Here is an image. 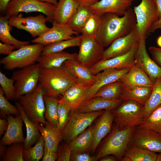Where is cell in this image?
<instances>
[{"mask_svg":"<svg viewBox=\"0 0 161 161\" xmlns=\"http://www.w3.org/2000/svg\"><path fill=\"white\" fill-rule=\"evenodd\" d=\"M133 9L129 8L123 16L107 13L102 15L96 38L104 47L109 46L116 39L125 36L136 28Z\"/></svg>","mask_w":161,"mask_h":161,"instance_id":"6da1fadb","label":"cell"},{"mask_svg":"<svg viewBox=\"0 0 161 161\" xmlns=\"http://www.w3.org/2000/svg\"><path fill=\"white\" fill-rule=\"evenodd\" d=\"M79 81L66 70L64 64L54 69L40 68L39 82L45 91V95L56 97Z\"/></svg>","mask_w":161,"mask_h":161,"instance_id":"7a4b0ae2","label":"cell"},{"mask_svg":"<svg viewBox=\"0 0 161 161\" xmlns=\"http://www.w3.org/2000/svg\"><path fill=\"white\" fill-rule=\"evenodd\" d=\"M136 127L120 129L116 126L114 127L96 156V160L110 155L121 160Z\"/></svg>","mask_w":161,"mask_h":161,"instance_id":"3957f363","label":"cell"},{"mask_svg":"<svg viewBox=\"0 0 161 161\" xmlns=\"http://www.w3.org/2000/svg\"><path fill=\"white\" fill-rule=\"evenodd\" d=\"M144 106L134 100L122 101L112 110L116 126L123 129L140 125L144 119Z\"/></svg>","mask_w":161,"mask_h":161,"instance_id":"277c9868","label":"cell"},{"mask_svg":"<svg viewBox=\"0 0 161 161\" xmlns=\"http://www.w3.org/2000/svg\"><path fill=\"white\" fill-rule=\"evenodd\" d=\"M44 47L39 43L24 45L2 58L0 63L8 70L23 68L34 64L41 55Z\"/></svg>","mask_w":161,"mask_h":161,"instance_id":"5b68a950","label":"cell"},{"mask_svg":"<svg viewBox=\"0 0 161 161\" xmlns=\"http://www.w3.org/2000/svg\"><path fill=\"white\" fill-rule=\"evenodd\" d=\"M45 92L39 83L33 92L20 96L18 98L24 112L29 119L34 122L45 125V107L44 98Z\"/></svg>","mask_w":161,"mask_h":161,"instance_id":"8992f818","label":"cell"},{"mask_svg":"<svg viewBox=\"0 0 161 161\" xmlns=\"http://www.w3.org/2000/svg\"><path fill=\"white\" fill-rule=\"evenodd\" d=\"M56 6L39 0H11L4 13L9 18L18 15L20 12H41L45 14L48 21L52 22Z\"/></svg>","mask_w":161,"mask_h":161,"instance_id":"52a82bcc","label":"cell"},{"mask_svg":"<svg viewBox=\"0 0 161 161\" xmlns=\"http://www.w3.org/2000/svg\"><path fill=\"white\" fill-rule=\"evenodd\" d=\"M136 18L139 41L146 39L152 24L159 19L154 0H141L133 9Z\"/></svg>","mask_w":161,"mask_h":161,"instance_id":"ba28073f","label":"cell"},{"mask_svg":"<svg viewBox=\"0 0 161 161\" xmlns=\"http://www.w3.org/2000/svg\"><path fill=\"white\" fill-rule=\"evenodd\" d=\"M40 73V67L38 63L13 72L11 78L15 81L16 92L15 99L35 90L38 84Z\"/></svg>","mask_w":161,"mask_h":161,"instance_id":"9c48e42d","label":"cell"},{"mask_svg":"<svg viewBox=\"0 0 161 161\" xmlns=\"http://www.w3.org/2000/svg\"><path fill=\"white\" fill-rule=\"evenodd\" d=\"M103 112L102 110L85 113L70 112L68 121L62 132V138L69 142L90 126Z\"/></svg>","mask_w":161,"mask_h":161,"instance_id":"30bf717a","label":"cell"},{"mask_svg":"<svg viewBox=\"0 0 161 161\" xmlns=\"http://www.w3.org/2000/svg\"><path fill=\"white\" fill-rule=\"evenodd\" d=\"M82 35L75 59L89 69L102 59L104 47L95 37Z\"/></svg>","mask_w":161,"mask_h":161,"instance_id":"8fae6325","label":"cell"},{"mask_svg":"<svg viewBox=\"0 0 161 161\" xmlns=\"http://www.w3.org/2000/svg\"><path fill=\"white\" fill-rule=\"evenodd\" d=\"M47 21L46 17L41 14L24 17L20 13L8 18L10 25L18 29L26 31L33 37H39L49 29L46 24Z\"/></svg>","mask_w":161,"mask_h":161,"instance_id":"7c38bea8","label":"cell"},{"mask_svg":"<svg viewBox=\"0 0 161 161\" xmlns=\"http://www.w3.org/2000/svg\"><path fill=\"white\" fill-rule=\"evenodd\" d=\"M139 42L135 43L127 53L107 59H101L89 68L91 73L96 75L107 69H131L135 64V55Z\"/></svg>","mask_w":161,"mask_h":161,"instance_id":"4fadbf2b","label":"cell"},{"mask_svg":"<svg viewBox=\"0 0 161 161\" xmlns=\"http://www.w3.org/2000/svg\"><path fill=\"white\" fill-rule=\"evenodd\" d=\"M129 143L132 145L161 153V135L150 129L136 127Z\"/></svg>","mask_w":161,"mask_h":161,"instance_id":"5bb4252c","label":"cell"},{"mask_svg":"<svg viewBox=\"0 0 161 161\" xmlns=\"http://www.w3.org/2000/svg\"><path fill=\"white\" fill-rule=\"evenodd\" d=\"M135 64L138 65L148 75L154 83L161 77V67L149 56L146 47V39L139 41L135 55Z\"/></svg>","mask_w":161,"mask_h":161,"instance_id":"9a60e30c","label":"cell"},{"mask_svg":"<svg viewBox=\"0 0 161 161\" xmlns=\"http://www.w3.org/2000/svg\"><path fill=\"white\" fill-rule=\"evenodd\" d=\"M139 41L137 27L128 35L114 41L103 52L102 59H107L125 54Z\"/></svg>","mask_w":161,"mask_h":161,"instance_id":"2e32d148","label":"cell"},{"mask_svg":"<svg viewBox=\"0 0 161 161\" xmlns=\"http://www.w3.org/2000/svg\"><path fill=\"white\" fill-rule=\"evenodd\" d=\"M130 69H105L96 75L95 81L88 89L83 102L92 97L103 86L119 80Z\"/></svg>","mask_w":161,"mask_h":161,"instance_id":"e0dca14e","label":"cell"},{"mask_svg":"<svg viewBox=\"0 0 161 161\" xmlns=\"http://www.w3.org/2000/svg\"><path fill=\"white\" fill-rule=\"evenodd\" d=\"M52 27L41 36L31 40L33 43H39L44 46L57 41L73 38L74 35L79 33L73 30L67 24L57 23L53 21Z\"/></svg>","mask_w":161,"mask_h":161,"instance_id":"ac0fdd59","label":"cell"},{"mask_svg":"<svg viewBox=\"0 0 161 161\" xmlns=\"http://www.w3.org/2000/svg\"><path fill=\"white\" fill-rule=\"evenodd\" d=\"M91 86L79 81L72 85L62 94L58 102L64 103L70 107L72 112H78L84 101L86 93Z\"/></svg>","mask_w":161,"mask_h":161,"instance_id":"d6986e66","label":"cell"},{"mask_svg":"<svg viewBox=\"0 0 161 161\" xmlns=\"http://www.w3.org/2000/svg\"><path fill=\"white\" fill-rule=\"evenodd\" d=\"M8 125L6 131L0 140V145H4L13 143H24L25 139L22 130L23 120L21 115L13 117L12 115L7 116Z\"/></svg>","mask_w":161,"mask_h":161,"instance_id":"ffe728a7","label":"cell"},{"mask_svg":"<svg viewBox=\"0 0 161 161\" xmlns=\"http://www.w3.org/2000/svg\"><path fill=\"white\" fill-rule=\"evenodd\" d=\"M135 0H100L89 7L92 13L102 15L112 13L124 15Z\"/></svg>","mask_w":161,"mask_h":161,"instance_id":"44dd1931","label":"cell"},{"mask_svg":"<svg viewBox=\"0 0 161 161\" xmlns=\"http://www.w3.org/2000/svg\"><path fill=\"white\" fill-rule=\"evenodd\" d=\"M114 118L111 110H105L101 115L94 126L93 141L91 149L92 151L95 150L102 139L110 132Z\"/></svg>","mask_w":161,"mask_h":161,"instance_id":"7402d4cb","label":"cell"},{"mask_svg":"<svg viewBox=\"0 0 161 161\" xmlns=\"http://www.w3.org/2000/svg\"><path fill=\"white\" fill-rule=\"evenodd\" d=\"M119 80L128 88L137 86L153 87L154 84L148 75L136 64Z\"/></svg>","mask_w":161,"mask_h":161,"instance_id":"603a6c76","label":"cell"},{"mask_svg":"<svg viewBox=\"0 0 161 161\" xmlns=\"http://www.w3.org/2000/svg\"><path fill=\"white\" fill-rule=\"evenodd\" d=\"M38 127L44 141V147L57 152L59 144L63 139L62 132L47 121L45 125L39 123Z\"/></svg>","mask_w":161,"mask_h":161,"instance_id":"cb8c5ba5","label":"cell"},{"mask_svg":"<svg viewBox=\"0 0 161 161\" xmlns=\"http://www.w3.org/2000/svg\"><path fill=\"white\" fill-rule=\"evenodd\" d=\"M120 99L110 100L95 97L83 102L78 112H95L103 109L112 111L122 102Z\"/></svg>","mask_w":161,"mask_h":161,"instance_id":"d4e9b609","label":"cell"},{"mask_svg":"<svg viewBox=\"0 0 161 161\" xmlns=\"http://www.w3.org/2000/svg\"><path fill=\"white\" fill-rule=\"evenodd\" d=\"M80 5L77 0H59L55 9L53 21L61 24H67Z\"/></svg>","mask_w":161,"mask_h":161,"instance_id":"484cf974","label":"cell"},{"mask_svg":"<svg viewBox=\"0 0 161 161\" xmlns=\"http://www.w3.org/2000/svg\"><path fill=\"white\" fill-rule=\"evenodd\" d=\"M77 55L62 51L41 55L37 62L41 68L56 69L61 67L66 61L75 59Z\"/></svg>","mask_w":161,"mask_h":161,"instance_id":"4316f807","label":"cell"},{"mask_svg":"<svg viewBox=\"0 0 161 161\" xmlns=\"http://www.w3.org/2000/svg\"><path fill=\"white\" fill-rule=\"evenodd\" d=\"M64 64L66 70L79 81L91 86L95 83V75L92 74L88 68L80 64L75 59L66 60Z\"/></svg>","mask_w":161,"mask_h":161,"instance_id":"83f0119b","label":"cell"},{"mask_svg":"<svg viewBox=\"0 0 161 161\" xmlns=\"http://www.w3.org/2000/svg\"><path fill=\"white\" fill-rule=\"evenodd\" d=\"M152 88L145 86L128 88L123 84L120 99L134 100L144 106L150 96Z\"/></svg>","mask_w":161,"mask_h":161,"instance_id":"f1b7e54d","label":"cell"},{"mask_svg":"<svg viewBox=\"0 0 161 161\" xmlns=\"http://www.w3.org/2000/svg\"><path fill=\"white\" fill-rule=\"evenodd\" d=\"M15 105L19 111L26 128V137L24 143V148H29L35 144L41 135L38 127L39 123L33 122L29 119L18 101L16 102Z\"/></svg>","mask_w":161,"mask_h":161,"instance_id":"f546056e","label":"cell"},{"mask_svg":"<svg viewBox=\"0 0 161 161\" xmlns=\"http://www.w3.org/2000/svg\"><path fill=\"white\" fill-rule=\"evenodd\" d=\"M94 132V126H93L69 142L72 152H85L91 150L93 141Z\"/></svg>","mask_w":161,"mask_h":161,"instance_id":"4dcf8cb0","label":"cell"},{"mask_svg":"<svg viewBox=\"0 0 161 161\" xmlns=\"http://www.w3.org/2000/svg\"><path fill=\"white\" fill-rule=\"evenodd\" d=\"M155 152L133 145L128 148L122 158L123 161H156Z\"/></svg>","mask_w":161,"mask_h":161,"instance_id":"1f68e13d","label":"cell"},{"mask_svg":"<svg viewBox=\"0 0 161 161\" xmlns=\"http://www.w3.org/2000/svg\"><path fill=\"white\" fill-rule=\"evenodd\" d=\"M12 27L8 23V18L6 16L0 17V40L4 43L14 46L17 49L28 44L27 41H19L13 37L10 33Z\"/></svg>","mask_w":161,"mask_h":161,"instance_id":"d6a6232c","label":"cell"},{"mask_svg":"<svg viewBox=\"0 0 161 161\" xmlns=\"http://www.w3.org/2000/svg\"><path fill=\"white\" fill-rule=\"evenodd\" d=\"M92 13L89 7L80 5L67 24L73 30L79 33Z\"/></svg>","mask_w":161,"mask_h":161,"instance_id":"836d02e7","label":"cell"},{"mask_svg":"<svg viewBox=\"0 0 161 161\" xmlns=\"http://www.w3.org/2000/svg\"><path fill=\"white\" fill-rule=\"evenodd\" d=\"M82 35L66 40H62L44 46L41 55L60 52L67 48L75 46L79 47Z\"/></svg>","mask_w":161,"mask_h":161,"instance_id":"e575fe53","label":"cell"},{"mask_svg":"<svg viewBox=\"0 0 161 161\" xmlns=\"http://www.w3.org/2000/svg\"><path fill=\"white\" fill-rule=\"evenodd\" d=\"M161 104V77L154 83L150 97L144 106V119Z\"/></svg>","mask_w":161,"mask_h":161,"instance_id":"d590c367","label":"cell"},{"mask_svg":"<svg viewBox=\"0 0 161 161\" xmlns=\"http://www.w3.org/2000/svg\"><path fill=\"white\" fill-rule=\"evenodd\" d=\"M44 98L45 107L44 114L45 118L52 125L58 127V119L57 109L58 100L56 97L45 95Z\"/></svg>","mask_w":161,"mask_h":161,"instance_id":"8d00e7d4","label":"cell"},{"mask_svg":"<svg viewBox=\"0 0 161 161\" xmlns=\"http://www.w3.org/2000/svg\"><path fill=\"white\" fill-rule=\"evenodd\" d=\"M123 85L120 80L108 84L100 88L93 97H99L110 100L120 99Z\"/></svg>","mask_w":161,"mask_h":161,"instance_id":"74e56055","label":"cell"},{"mask_svg":"<svg viewBox=\"0 0 161 161\" xmlns=\"http://www.w3.org/2000/svg\"><path fill=\"white\" fill-rule=\"evenodd\" d=\"M137 127L150 129L161 135V104L156 108Z\"/></svg>","mask_w":161,"mask_h":161,"instance_id":"f35d334b","label":"cell"},{"mask_svg":"<svg viewBox=\"0 0 161 161\" xmlns=\"http://www.w3.org/2000/svg\"><path fill=\"white\" fill-rule=\"evenodd\" d=\"M44 141L41 135L32 147L24 148L23 156L25 161H38L42 158L44 153Z\"/></svg>","mask_w":161,"mask_h":161,"instance_id":"ab89813d","label":"cell"},{"mask_svg":"<svg viewBox=\"0 0 161 161\" xmlns=\"http://www.w3.org/2000/svg\"><path fill=\"white\" fill-rule=\"evenodd\" d=\"M101 15L92 13L81 28L80 33L85 36L96 37Z\"/></svg>","mask_w":161,"mask_h":161,"instance_id":"60d3db41","label":"cell"},{"mask_svg":"<svg viewBox=\"0 0 161 161\" xmlns=\"http://www.w3.org/2000/svg\"><path fill=\"white\" fill-rule=\"evenodd\" d=\"M24 143H13L7 149L2 157L4 161H24L23 153Z\"/></svg>","mask_w":161,"mask_h":161,"instance_id":"b9f144b4","label":"cell"},{"mask_svg":"<svg viewBox=\"0 0 161 161\" xmlns=\"http://www.w3.org/2000/svg\"><path fill=\"white\" fill-rule=\"evenodd\" d=\"M14 80L7 78L1 71H0V84L4 95L8 100L15 99L16 90Z\"/></svg>","mask_w":161,"mask_h":161,"instance_id":"7bdbcfd3","label":"cell"},{"mask_svg":"<svg viewBox=\"0 0 161 161\" xmlns=\"http://www.w3.org/2000/svg\"><path fill=\"white\" fill-rule=\"evenodd\" d=\"M2 89L0 88V113L1 117H4L13 115L18 116L20 114L18 108L10 103L4 95Z\"/></svg>","mask_w":161,"mask_h":161,"instance_id":"ee69618b","label":"cell"},{"mask_svg":"<svg viewBox=\"0 0 161 161\" xmlns=\"http://www.w3.org/2000/svg\"><path fill=\"white\" fill-rule=\"evenodd\" d=\"M70 111V107L67 105L59 102L57 109L58 119L57 127L62 132L68 121Z\"/></svg>","mask_w":161,"mask_h":161,"instance_id":"f6af8a7d","label":"cell"},{"mask_svg":"<svg viewBox=\"0 0 161 161\" xmlns=\"http://www.w3.org/2000/svg\"><path fill=\"white\" fill-rule=\"evenodd\" d=\"M72 150L69 144H63L58 147V161H69Z\"/></svg>","mask_w":161,"mask_h":161,"instance_id":"bcb514c9","label":"cell"},{"mask_svg":"<svg viewBox=\"0 0 161 161\" xmlns=\"http://www.w3.org/2000/svg\"><path fill=\"white\" fill-rule=\"evenodd\" d=\"M70 161H95L96 159V156H92L84 152H72Z\"/></svg>","mask_w":161,"mask_h":161,"instance_id":"7dc6e473","label":"cell"},{"mask_svg":"<svg viewBox=\"0 0 161 161\" xmlns=\"http://www.w3.org/2000/svg\"><path fill=\"white\" fill-rule=\"evenodd\" d=\"M154 61L161 67V48L151 47L149 48Z\"/></svg>","mask_w":161,"mask_h":161,"instance_id":"c3c4849f","label":"cell"},{"mask_svg":"<svg viewBox=\"0 0 161 161\" xmlns=\"http://www.w3.org/2000/svg\"><path fill=\"white\" fill-rule=\"evenodd\" d=\"M58 158L57 152L49 150L44 147L42 161H55L57 160Z\"/></svg>","mask_w":161,"mask_h":161,"instance_id":"681fc988","label":"cell"},{"mask_svg":"<svg viewBox=\"0 0 161 161\" xmlns=\"http://www.w3.org/2000/svg\"><path fill=\"white\" fill-rule=\"evenodd\" d=\"M12 45L0 42V54L8 55L11 53L16 49Z\"/></svg>","mask_w":161,"mask_h":161,"instance_id":"f907efd6","label":"cell"},{"mask_svg":"<svg viewBox=\"0 0 161 161\" xmlns=\"http://www.w3.org/2000/svg\"><path fill=\"white\" fill-rule=\"evenodd\" d=\"M80 5L88 7L94 5L100 0H77Z\"/></svg>","mask_w":161,"mask_h":161,"instance_id":"816d5d0a","label":"cell"},{"mask_svg":"<svg viewBox=\"0 0 161 161\" xmlns=\"http://www.w3.org/2000/svg\"><path fill=\"white\" fill-rule=\"evenodd\" d=\"M159 29H161V19H159L152 24L148 32L149 35Z\"/></svg>","mask_w":161,"mask_h":161,"instance_id":"f5cc1de1","label":"cell"},{"mask_svg":"<svg viewBox=\"0 0 161 161\" xmlns=\"http://www.w3.org/2000/svg\"><path fill=\"white\" fill-rule=\"evenodd\" d=\"M8 125V121L5 119H0V137L6 130Z\"/></svg>","mask_w":161,"mask_h":161,"instance_id":"db71d44e","label":"cell"},{"mask_svg":"<svg viewBox=\"0 0 161 161\" xmlns=\"http://www.w3.org/2000/svg\"><path fill=\"white\" fill-rule=\"evenodd\" d=\"M11 0H0V11L4 12L7 6Z\"/></svg>","mask_w":161,"mask_h":161,"instance_id":"11a10c76","label":"cell"},{"mask_svg":"<svg viewBox=\"0 0 161 161\" xmlns=\"http://www.w3.org/2000/svg\"><path fill=\"white\" fill-rule=\"evenodd\" d=\"M99 160L100 161H115L117 159L114 156L108 155L102 157Z\"/></svg>","mask_w":161,"mask_h":161,"instance_id":"9f6ffc18","label":"cell"},{"mask_svg":"<svg viewBox=\"0 0 161 161\" xmlns=\"http://www.w3.org/2000/svg\"><path fill=\"white\" fill-rule=\"evenodd\" d=\"M156 6L159 19H161V0H154Z\"/></svg>","mask_w":161,"mask_h":161,"instance_id":"6f0895ef","label":"cell"},{"mask_svg":"<svg viewBox=\"0 0 161 161\" xmlns=\"http://www.w3.org/2000/svg\"><path fill=\"white\" fill-rule=\"evenodd\" d=\"M5 146L1 145H0V156L1 158L3 157L7 150V148H6Z\"/></svg>","mask_w":161,"mask_h":161,"instance_id":"680465c9","label":"cell"},{"mask_svg":"<svg viewBox=\"0 0 161 161\" xmlns=\"http://www.w3.org/2000/svg\"><path fill=\"white\" fill-rule=\"evenodd\" d=\"M43 2H46L52 4L56 6L58 3L57 0H39Z\"/></svg>","mask_w":161,"mask_h":161,"instance_id":"91938a15","label":"cell"},{"mask_svg":"<svg viewBox=\"0 0 161 161\" xmlns=\"http://www.w3.org/2000/svg\"><path fill=\"white\" fill-rule=\"evenodd\" d=\"M157 45L161 48V35L159 36L157 39Z\"/></svg>","mask_w":161,"mask_h":161,"instance_id":"94428289","label":"cell"},{"mask_svg":"<svg viewBox=\"0 0 161 161\" xmlns=\"http://www.w3.org/2000/svg\"><path fill=\"white\" fill-rule=\"evenodd\" d=\"M156 161H161V153L157 155Z\"/></svg>","mask_w":161,"mask_h":161,"instance_id":"6125c7cd","label":"cell"}]
</instances>
